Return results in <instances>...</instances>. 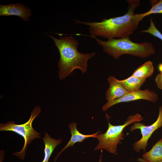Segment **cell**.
Listing matches in <instances>:
<instances>
[{
    "mask_svg": "<svg viewBox=\"0 0 162 162\" xmlns=\"http://www.w3.org/2000/svg\"><path fill=\"white\" fill-rule=\"evenodd\" d=\"M162 162V161H160V162Z\"/></svg>",
    "mask_w": 162,
    "mask_h": 162,
    "instance_id": "21",
    "label": "cell"
},
{
    "mask_svg": "<svg viewBox=\"0 0 162 162\" xmlns=\"http://www.w3.org/2000/svg\"><path fill=\"white\" fill-rule=\"evenodd\" d=\"M127 12L124 15L104 19L100 22H89L74 20L77 23L88 26L91 37L99 36L111 39L129 38L137 28L142 20L139 14H135V9L140 3L139 0H127Z\"/></svg>",
    "mask_w": 162,
    "mask_h": 162,
    "instance_id": "1",
    "label": "cell"
},
{
    "mask_svg": "<svg viewBox=\"0 0 162 162\" xmlns=\"http://www.w3.org/2000/svg\"><path fill=\"white\" fill-rule=\"evenodd\" d=\"M146 79L139 78L131 76L126 79L120 80L123 86L128 92H132L140 89Z\"/></svg>",
    "mask_w": 162,
    "mask_h": 162,
    "instance_id": "14",
    "label": "cell"
},
{
    "mask_svg": "<svg viewBox=\"0 0 162 162\" xmlns=\"http://www.w3.org/2000/svg\"><path fill=\"white\" fill-rule=\"evenodd\" d=\"M44 145V157L41 162H49L50 158L56 148L62 142V139H54L46 132L42 138Z\"/></svg>",
    "mask_w": 162,
    "mask_h": 162,
    "instance_id": "12",
    "label": "cell"
},
{
    "mask_svg": "<svg viewBox=\"0 0 162 162\" xmlns=\"http://www.w3.org/2000/svg\"><path fill=\"white\" fill-rule=\"evenodd\" d=\"M31 15V10L28 7L21 3H12L8 5L1 4L0 16L14 15L20 17L24 21L28 20Z\"/></svg>",
    "mask_w": 162,
    "mask_h": 162,
    "instance_id": "8",
    "label": "cell"
},
{
    "mask_svg": "<svg viewBox=\"0 0 162 162\" xmlns=\"http://www.w3.org/2000/svg\"><path fill=\"white\" fill-rule=\"evenodd\" d=\"M77 123L75 122L69 124L68 126L70 128L71 136L67 144L59 152L54 159V162H56L60 155L65 149L70 146L73 147L76 142H81L85 139L89 137L97 138V135L101 132L97 131L95 133L91 135H85L79 131L76 128Z\"/></svg>",
    "mask_w": 162,
    "mask_h": 162,
    "instance_id": "10",
    "label": "cell"
},
{
    "mask_svg": "<svg viewBox=\"0 0 162 162\" xmlns=\"http://www.w3.org/2000/svg\"><path fill=\"white\" fill-rule=\"evenodd\" d=\"M91 37L102 46L104 52L116 59L124 54L146 58L155 53L154 47L150 42L136 43L131 41L129 38H113L104 41L96 37Z\"/></svg>",
    "mask_w": 162,
    "mask_h": 162,
    "instance_id": "3",
    "label": "cell"
},
{
    "mask_svg": "<svg viewBox=\"0 0 162 162\" xmlns=\"http://www.w3.org/2000/svg\"><path fill=\"white\" fill-rule=\"evenodd\" d=\"M0 162H3L4 160V153L3 151H0Z\"/></svg>",
    "mask_w": 162,
    "mask_h": 162,
    "instance_id": "18",
    "label": "cell"
},
{
    "mask_svg": "<svg viewBox=\"0 0 162 162\" xmlns=\"http://www.w3.org/2000/svg\"><path fill=\"white\" fill-rule=\"evenodd\" d=\"M101 155L100 157V158L99 159V160L98 162H102V150H101Z\"/></svg>",
    "mask_w": 162,
    "mask_h": 162,
    "instance_id": "20",
    "label": "cell"
},
{
    "mask_svg": "<svg viewBox=\"0 0 162 162\" xmlns=\"http://www.w3.org/2000/svg\"><path fill=\"white\" fill-rule=\"evenodd\" d=\"M48 35L54 41L60 53L58 67L61 80L70 75L76 69L80 70L83 74L86 72L87 62L96 55L94 52L88 54L79 52L77 48L79 43L72 36L58 39L52 35Z\"/></svg>",
    "mask_w": 162,
    "mask_h": 162,
    "instance_id": "2",
    "label": "cell"
},
{
    "mask_svg": "<svg viewBox=\"0 0 162 162\" xmlns=\"http://www.w3.org/2000/svg\"><path fill=\"white\" fill-rule=\"evenodd\" d=\"M159 112L158 116L156 121L151 125L146 126L143 123L136 122L131 126L130 132L139 129L142 135L141 138L133 145V148L136 152H140L141 149L145 152L148 141L152 134L155 131L162 127V106H160Z\"/></svg>",
    "mask_w": 162,
    "mask_h": 162,
    "instance_id": "6",
    "label": "cell"
},
{
    "mask_svg": "<svg viewBox=\"0 0 162 162\" xmlns=\"http://www.w3.org/2000/svg\"><path fill=\"white\" fill-rule=\"evenodd\" d=\"M140 32L148 33L162 40V34L156 27L152 17L150 19L149 27L147 29L142 30Z\"/></svg>",
    "mask_w": 162,
    "mask_h": 162,
    "instance_id": "16",
    "label": "cell"
},
{
    "mask_svg": "<svg viewBox=\"0 0 162 162\" xmlns=\"http://www.w3.org/2000/svg\"><path fill=\"white\" fill-rule=\"evenodd\" d=\"M155 82L158 87L162 89V72L157 75L155 78Z\"/></svg>",
    "mask_w": 162,
    "mask_h": 162,
    "instance_id": "17",
    "label": "cell"
},
{
    "mask_svg": "<svg viewBox=\"0 0 162 162\" xmlns=\"http://www.w3.org/2000/svg\"><path fill=\"white\" fill-rule=\"evenodd\" d=\"M109 87L106 92V99L108 101L121 98L128 92L122 83L113 76H109L107 79Z\"/></svg>",
    "mask_w": 162,
    "mask_h": 162,
    "instance_id": "9",
    "label": "cell"
},
{
    "mask_svg": "<svg viewBox=\"0 0 162 162\" xmlns=\"http://www.w3.org/2000/svg\"><path fill=\"white\" fill-rule=\"evenodd\" d=\"M158 68L160 72H162V63H160L159 64Z\"/></svg>",
    "mask_w": 162,
    "mask_h": 162,
    "instance_id": "19",
    "label": "cell"
},
{
    "mask_svg": "<svg viewBox=\"0 0 162 162\" xmlns=\"http://www.w3.org/2000/svg\"><path fill=\"white\" fill-rule=\"evenodd\" d=\"M150 1L152 7L147 12L139 14V16L142 19L144 17L152 14H162V0Z\"/></svg>",
    "mask_w": 162,
    "mask_h": 162,
    "instance_id": "15",
    "label": "cell"
},
{
    "mask_svg": "<svg viewBox=\"0 0 162 162\" xmlns=\"http://www.w3.org/2000/svg\"><path fill=\"white\" fill-rule=\"evenodd\" d=\"M158 98V95L155 92L148 89H140L135 92H128L120 98L108 101L102 106V109L103 111H105L111 107L118 104L141 99L156 103Z\"/></svg>",
    "mask_w": 162,
    "mask_h": 162,
    "instance_id": "7",
    "label": "cell"
},
{
    "mask_svg": "<svg viewBox=\"0 0 162 162\" xmlns=\"http://www.w3.org/2000/svg\"><path fill=\"white\" fill-rule=\"evenodd\" d=\"M41 110L40 107L35 106L32 111L28 120L23 124H16L14 121H9L5 123L0 124L1 131L13 132L20 135L23 138L24 143L22 150L19 152H14L12 154L21 160H23L25 158L27 146L34 140L41 138V134L36 131L32 126L33 121L39 116Z\"/></svg>",
    "mask_w": 162,
    "mask_h": 162,
    "instance_id": "4",
    "label": "cell"
},
{
    "mask_svg": "<svg viewBox=\"0 0 162 162\" xmlns=\"http://www.w3.org/2000/svg\"><path fill=\"white\" fill-rule=\"evenodd\" d=\"M137 161L141 162H159L162 161V138L150 151L142 155V158H138Z\"/></svg>",
    "mask_w": 162,
    "mask_h": 162,
    "instance_id": "11",
    "label": "cell"
},
{
    "mask_svg": "<svg viewBox=\"0 0 162 162\" xmlns=\"http://www.w3.org/2000/svg\"><path fill=\"white\" fill-rule=\"evenodd\" d=\"M154 70L152 62L148 61L136 68L131 76L141 79H146L152 74Z\"/></svg>",
    "mask_w": 162,
    "mask_h": 162,
    "instance_id": "13",
    "label": "cell"
},
{
    "mask_svg": "<svg viewBox=\"0 0 162 162\" xmlns=\"http://www.w3.org/2000/svg\"><path fill=\"white\" fill-rule=\"evenodd\" d=\"M142 116L138 113L131 115L127 118L124 123L121 125H113L111 124L107 118L108 128L104 134L97 135L98 144L95 147V151L99 149H104L110 153L117 154L118 145L122 139L124 135V129L129 124L136 122H140L143 119Z\"/></svg>",
    "mask_w": 162,
    "mask_h": 162,
    "instance_id": "5",
    "label": "cell"
}]
</instances>
